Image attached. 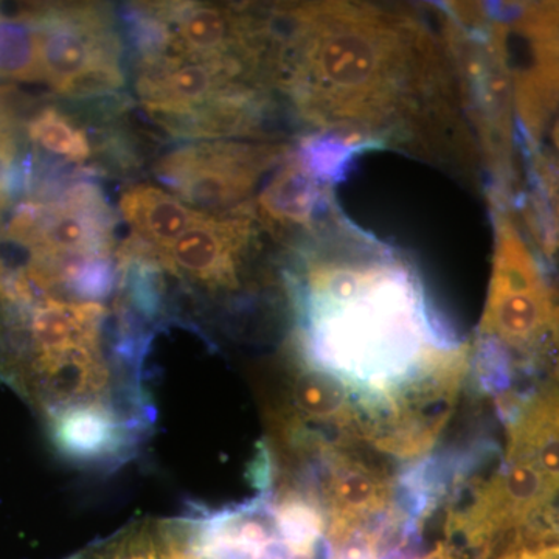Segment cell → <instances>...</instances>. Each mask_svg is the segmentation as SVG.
<instances>
[{
    "instance_id": "obj_7",
    "label": "cell",
    "mask_w": 559,
    "mask_h": 559,
    "mask_svg": "<svg viewBox=\"0 0 559 559\" xmlns=\"http://www.w3.org/2000/svg\"><path fill=\"white\" fill-rule=\"evenodd\" d=\"M259 230L253 204L227 215H207L162 252L156 263L210 293L234 290L240 286Z\"/></svg>"
},
{
    "instance_id": "obj_2",
    "label": "cell",
    "mask_w": 559,
    "mask_h": 559,
    "mask_svg": "<svg viewBox=\"0 0 559 559\" xmlns=\"http://www.w3.org/2000/svg\"><path fill=\"white\" fill-rule=\"evenodd\" d=\"M274 13V87L314 134L428 154L465 139L447 40L414 11L304 2L280 3Z\"/></svg>"
},
{
    "instance_id": "obj_6",
    "label": "cell",
    "mask_w": 559,
    "mask_h": 559,
    "mask_svg": "<svg viewBox=\"0 0 559 559\" xmlns=\"http://www.w3.org/2000/svg\"><path fill=\"white\" fill-rule=\"evenodd\" d=\"M290 153L288 143L272 140L189 143L162 156L154 173L183 204L207 215H227L252 205L263 176Z\"/></svg>"
},
{
    "instance_id": "obj_13",
    "label": "cell",
    "mask_w": 559,
    "mask_h": 559,
    "mask_svg": "<svg viewBox=\"0 0 559 559\" xmlns=\"http://www.w3.org/2000/svg\"><path fill=\"white\" fill-rule=\"evenodd\" d=\"M33 143L62 159L83 164L92 156L90 135L57 108H44L27 123Z\"/></svg>"
},
{
    "instance_id": "obj_12",
    "label": "cell",
    "mask_w": 559,
    "mask_h": 559,
    "mask_svg": "<svg viewBox=\"0 0 559 559\" xmlns=\"http://www.w3.org/2000/svg\"><path fill=\"white\" fill-rule=\"evenodd\" d=\"M0 80L43 81L39 33L31 7L17 16L0 17Z\"/></svg>"
},
{
    "instance_id": "obj_9",
    "label": "cell",
    "mask_w": 559,
    "mask_h": 559,
    "mask_svg": "<svg viewBox=\"0 0 559 559\" xmlns=\"http://www.w3.org/2000/svg\"><path fill=\"white\" fill-rule=\"evenodd\" d=\"M506 425V459L538 471L559 498V381L536 389Z\"/></svg>"
},
{
    "instance_id": "obj_8",
    "label": "cell",
    "mask_w": 559,
    "mask_h": 559,
    "mask_svg": "<svg viewBox=\"0 0 559 559\" xmlns=\"http://www.w3.org/2000/svg\"><path fill=\"white\" fill-rule=\"evenodd\" d=\"M333 209L329 183L312 176L294 151L253 200L260 227L278 238L304 237Z\"/></svg>"
},
{
    "instance_id": "obj_5",
    "label": "cell",
    "mask_w": 559,
    "mask_h": 559,
    "mask_svg": "<svg viewBox=\"0 0 559 559\" xmlns=\"http://www.w3.org/2000/svg\"><path fill=\"white\" fill-rule=\"evenodd\" d=\"M39 33L43 81L72 100L120 91L121 39L109 7L102 3H49L31 7Z\"/></svg>"
},
{
    "instance_id": "obj_4",
    "label": "cell",
    "mask_w": 559,
    "mask_h": 559,
    "mask_svg": "<svg viewBox=\"0 0 559 559\" xmlns=\"http://www.w3.org/2000/svg\"><path fill=\"white\" fill-rule=\"evenodd\" d=\"M443 35L454 61L465 109L473 121L489 171L492 194L513 204L521 193L514 131V76L510 35L499 9L495 13L471 3H450Z\"/></svg>"
},
{
    "instance_id": "obj_3",
    "label": "cell",
    "mask_w": 559,
    "mask_h": 559,
    "mask_svg": "<svg viewBox=\"0 0 559 559\" xmlns=\"http://www.w3.org/2000/svg\"><path fill=\"white\" fill-rule=\"evenodd\" d=\"M495 253L479 326L476 377L496 403L559 381V286L506 201L491 198Z\"/></svg>"
},
{
    "instance_id": "obj_11",
    "label": "cell",
    "mask_w": 559,
    "mask_h": 559,
    "mask_svg": "<svg viewBox=\"0 0 559 559\" xmlns=\"http://www.w3.org/2000/svg\"><path fill=\"white\" fill-rule=\"evenodd\" d=\"M502 10L510 35L528 53V64L514 72L559 91V2L503 3Z\"/></svg>"
},
{
    "instance_id": "obj_10",
    "label": "cell",
    "mask_w": 559,
    "mask_h": 559,
    "mask_svg": "<svg viewBox=\"0 0 559 559\" xmlns=\"http://www.w3.org/2000/svg\"><path fill=\"white\" fill-rule=\"evenodd\" d=\"M120 212L132 238L148 246L154 261L207 216L151 183L128 187L120 198Z\"/></svg>"
},
{
    "instance_id": "obj_1",
    "label": "cell",
    "mask_w": 559,
    "mask_h": 559,
    "mask_svg": "<svg viewBox=\"0 0 559 559\" xmlns=\"http://www.w3.org/2000/svg\"><path fill=\"white\" fill-rule=\"evenodd\" d=\"M297 255L286 277L301 366L344 389L366 443L389 455L430 450L468 348L432 314L417 272L336 207L301 237Z\"/></svg>"
}]
</instances>
